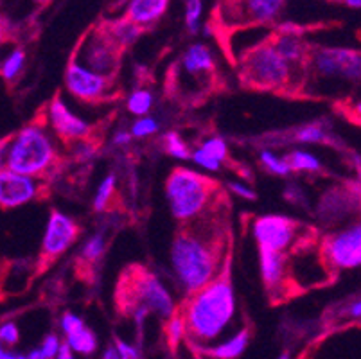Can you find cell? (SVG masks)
<instances>
[{
    "mask_svg": "<svg viewBox=\"0 0 361 359\" xmlns=\"http://www.w3.org/2000/svg\"><path fill=\"white\" fill-rule=\"evenodd\" d=\"M180 315L187 340L195 348L211 347L232 327L238 315V302L231 279V252L221 272L205 288L191 295V300Z\"/></svg>",
    "mask_w": 361,
    "mask_h": 359,
    "instance_id": "6da1fadb",
    "label": "cell"
},
{
    "mask_svg": "<svg viewBox=\"0 0 361 359\" xmlns=\"http://www.w3.org/2000/svg\"><path fill=\"white\" fill-rule=\"evenodd\" d=\"M221 232L212 226H183L171 246V268L185 295H195L221 272Z\"/></svg>",
    "mask_w": 361,
    "mask_h": 359,
    "instance_id": "7a4b0ae2",
    "label": "cell"
},
{
    "mask_svg": "<svg viewBox=\"0 0 361 359\" xmlns=\"http://www.w3.org/2000/svg\"><path fill=\"white\" fill-rule=\"evenodd\" d=\"M219 196V185L198 171L176 167L166 180V197L171 214L182 223L198 221Z\"/></svg>",
    "mask_w": 361,
    "mask_h": 359,
    "instance_id": "3957f363",
    "label": "cell"
},
{
    "mask_svg": "<svg viewBox=\"0 0 361 359\" xmlns=\"http://www.w3.org/2000/svg\"><path fill=\"white\" fill-rule=\"evenodd\" d=\"M56 164V150L51 137L40 124H27L11 137L6 169L25 176L47 174Z\"/></svg>",
    "mask_w": 361,
    "mask_h": 359,
    "instance_id": "277c9868",
    "label": "cell"
},
{
    "mask_svg": "<svg viewBox=\"0 0 361 359\" xmlns=\"http://www.w3.org/2000/svg\"><path fill=\"white\" fill-rule=\"evenodd\" d=\"M239 78L245 87L255 90L282 92L293 83V67L279 56L268 39L243 54Z\"/></svg>",
    "mask_w": 361,
    "mask_h": 359,
    "instance_id": "5b68a950",
    "label": "cell"
},
{
    "mask_svg": "<svg viewBox=\"0 0 361 359\" xmlns=\"http://www.w3.org/2000/svg\"><path fill=\"white\" fill-rule=\"evenodd\" d=\"M121 309L130 312L137 305H144L149 312L169 320L176 312V304L169 289L147 269L135 266L124 275L121 282Z\"/></svg>",
    "mask_w": 361,
    "mask_h": 359,
    "instance_id": "8992f818",
    "label": "cell"
},
{
    "mask_svg": "<svg viewBox=\"0 0 361 359\" xmlns=\"http://www.w3.org/2000/svg\"><path fill=\"white\" fill-rule=\"evenodd\" d=\"M252 232L259 250H268V252L290 253V250H293L298 243L310 239L304 236L306 226L302 223L275 214L257 217L252 225Z\"/></svg>",
    "mask_w": 361,
    "mask_h": 359,
    "instance_id": "52a82bcc",
    "label": "cell"
},
{
    "mask_svg": "<svg viewBox=\"0 0 361 359\" xmlns=\"http://www.w3.org/2000/svg\"><path fill=\"white\" fill-rule=\"evenodd\" d=\"M320 255L329 272L356 269L361 264V226L360 223L345 226L322 239Z\"/></svg>",
    "mask_w": 361,
    "mask_h": 359,
    "instance_id": "ba28073f",
    "label": "cell"
},
{
    "mask_svg": "<svg viewBox=\"0 0 361 359\" xmlns=\"http://www.w3.org/2000/svg\"><path fill=\"white\" fill-rule=\"evenodd\" d=\"M317 78L343 79L349 83H360L361 56L356 49L349 47H322L307 56Z\"/></svg>",
    "mask_w": 361,
    "mask_h": 359,
    "instance_id": "9c48e42d",
    "label": "cell"
},
{
    "mask_svg": "<svg viewBox=\"0 0 361 359\" xmlns=\"http://www.w3.org/2000/svg\"><path fill=\"white\" fill-rule=\"evenodd\" d=\"M75 61L96 74L114 78L121 63V49L101 29L85 39L80 49V58H75Z\"/></svg>",
    "mask_w": 361,
    "mask_h": 359,
    "instance_id": "30bf717a",
    "label": "cell"
},
{
    "mask_svg": "<svg viewBox=\"0 0 361 359\" xmlns=\"http://www.w3.org/2000/svg\"><path fill=\"white\" fill-rule=\"evenodd\" d=\"M114 78L96 74L80 65L75 59H71L67 72H65V87L74 97L85 103H99L106 101L111 94Z\"/></svg>",
    "mask_w": 361,
    "mask_h": 359,
    "instance_id": "8fae6325",
    "label": "cell"
},
{
    "mask_svg": "<svg viewBox=\"0 0 361 359\" xmlns=\"http://www.w3.org/2000/svg\"><path fill=\"white\" fill-rule=\"evenodd\" d=\"M80 236L78 223L60 210H52L45 226L44 239H42V259L45 262H52L60 255H63L75 243Z\"/></svg>",
    "mask_w": 361,
    "mask_h": 359,
    "instance_id": "7c38bea8",
    "label": "cell"
},
{
    "mask_svg": "<svg viewBox=\"0 0 361 359\" xmlns=\"http://www.w3.org/2000/svg\"><path fill=\"white\" fill-rule=\"evenodd\" d=\"M259 266L268 296L282 300V296H288L293 291L290 269H288V253L259 250Z\"/></svg>",
    "mask_w": 361,
    "mask_h": 359,
    "instance_id": "4fadbf2b",
    "label": "cell"
},
{
    "mask_svg": "<svg viewBox=\"0 0 361 359\" xmlns=\"http://www.w3.org/2000/svg\"><path fill=\"white\" fill-rule=\"evenodd\" d=\"M40 194V183L36 178L25 174L0 171V209L11 210L27 205Z\"/></svg>",
    "mask_w": 361,
    "mask_h": 359,
    "instance_id": "5bb4252c",
    "label": "cell"
},
{
    "mask_svg": "<svg viewBox=\"0 0 361 359\" xmlns=\"http://www.w3.org/2000/svg\"><path fill=\"white\" fill-rule=\"evenodd\" d=\"M49 123H51L52 131L63 140V142H81L87 140L92 133V128L87 121L72 114L63 99L56 95L49 104Z\"/></svg>",
    "mask_w": 361,
    "mask_h": 359,
    "instance_id": "9a60e30c",
    "label": "cell"
},
{
    "mask_svg": "<svg viewBox=\"0 0 361 359\" xmlns=\"http://www.w3.org/2000/svg\"><path fill=\"white\" fill-rule=\"evenodd\" d=\"M353 200L357 202V196L350 194V189H341V187H334V189L327 190L320 200V209H318V216L324 223H334L341 221L343 217H347L353 209Z\"/></svg>",
    "mask_w": 361,
    "mask_h": 359,
    "instance_id": "2e32d148",
    "label": "cell"
},
{
    "mask_svg": "<svg viewBox=\"0 0 361 359\" xmlns=\"http://www.w3.org/2000/svg\"><path fill=\"white\" fill-rule=\"evenodd\" d=\"M171 0H130L126 6L124 18L130 20L131 24L144 29L147 25L155 24L166 15Z\"/></svg>",
    "mask_w": 361,
    "mask_h": 359,
    "instance_id": "e0dca14e",
    "label": "cell"
},
{
    "mask_svg": "<svg viewBox=\"0 0 361 359\" xmlns=\"http://www.w3.org/2000/svg\"><path fill=\"white\" fill-rule=\"evenodd\" d=\"M250 327H243L223 343H214L205 348H195L200 359H238L250 343Z\"/></svg>",
    "mask_w": 361,
    "mask_h": 359,
    "instance_id": "ac0fdd59",
    "label": "cell"
},
{
    "mask_svg": "<svg viewBox=\"0 0 361 359\" xmlns=\"http://www.w3.org/2000/svg\"><path fill=\"white\" fill-rule=\"evenodd\" d=\"M182 71L191 78H209L214 74V54L205 44H192L182 56Z\"/></svg>",
    "mask_w": 361,
    "mask_h": 359,
    "instance_id": "d6986e66",
    "label": "cell"
},
{
    "mask_svg": "<svg viewBox=\"0 0 361 359\" xmlns=\"http://www.w3.org/2000/svg\"><path fill=\"white\" fill-rule=\"evenodd\" d=\"M270 42L279 56L291 67H302L304 63H307V56H310L307 45L297 32L281 31L279 36L271 38Z\"/></svg>",
    "mask_w": 361,
    "mask_h": 359,
    "instance_id": "ffe728a7",
    "label": "cell"
},
{
    "mask_svg": "<svg viewBox=\"0 0 361 359\" xmlns=\"http://www.w3.org/2000/svg\"><path fill=\"white\" fill-rule=\"evenodd\" d=\"M246 16L254 24H271L282 13L286 0H243Z\"/></svg>",
    "mask_w": 361,
    "mask_h": 359,
    "instance_id": "44dd1931",
    "label": "cell"
},
{
    "mask_svg": "<svg viewBox=\"0 0 361 359\" xmlns=\"http://www.w3.org/2000/svg\"><path fill=\"white\" fill-rule=\"evenodd\" d=\"M103 31L106 32L108 38L123 51L124 47H130V45L135 44L137 39H139L140 32H142V29L137 28L135 24H131L130 20H126L123 16L121 20H116V22H111L110 25H106Z\"/></svg>",
    "mask_w": 361,
    "mask_h": 359,
    "instance_id": "7402d4cb",
    "label": "cell"
},
{
    "mask_svg": "<svg viewBox=\"0 0 361 359\" xmlns=\"http://www.w3.org/2000/svg\"><path fill=\"white\" fill-rule=\"evenodd\" d=\"M67 345L72 352H78V354H83V355H90L94 354L97 348V336L96 332L85 325V327H81L80 331H75L74 334L67 336Z\"/></svg>",
    "mask_w": 361,
    "mask_h": 359,
    "instance_id": "603a6c76",
    "label": "cell"
},
{
    "mask_svg": "<svg viewBox=\"0 0 361 359\" xmlns=\"http://www.w3.org/2000/svg\"><path fill=\"white\" fill-rule=\"evenodd\" d=\"M284 158H286L290 169L297 171V173H320L322 171L320 160L313 153H307V151L295 150Z\"/></svg>",
    "mask_w": 361,
    "mask_h": 359,
    "instance_id": "cb8c5ba5",
    "label": "cell"
},
{
    "mask_svg": "<svg viewBox=\"0 0 361 359\" xmlns=\"http://www.w3.org/2000/svg\"><path fill=\"white\" fill-rule=\"evenodd\" d=\"M104 250H106V237H104V233H94V236L85 243L83 248H81V261L88 262V264H94V262H97L101 257L104 255Z\"/></svg>",
    "mask_w": 361,
    "mask_h": 359,
    "instance_id": "d4e9b609",
    "label": "cell"
},
{
    "mask_svg": "<svg viewBox=\"0 0 361 359\" xmlns=\"http://www.w3.org/2000/svg\"><path fill=\"white\" fill-rule=\"evenodd\" d=\"M25 65V51L24 49H13L11 54L2 61L0 65V75L6 79V81H13L16 75L24 71Z\"/></svg>",
    "mask_w": 361,
    "mask_h": 359,
    "instance_id": "484cf974",
    "label": "cell"
},
{
    "mask_svg": "<svg viewBox=\"0 0 361 359\" xmlns=\"http://www.w3.org/2000/svg\"><path fill=\"white\" fill-rule=\"evenodd\" d=\"M259 160H261L262 167H264L268 173L275 174V176H288L291 173L290 166H288L286 158L279 157L274 151L270 150H262L259 153Z\"/></svg>",
    "mask_w": 361,
    "mask_h": 359,
    "instance_id": "4316f807",
    "label": "cell"
},
{
    "mask_svg": "<svg viewBox=\"0 0 361 359\" xmlns=\"http://www.w3.org/2000/svg\"><path fill=\"white\" fill-rule=\"evenodd\" d=\"M126 107L133 115L144 117V115L149 114L151 107H153V94H151L149 90L139 88V90H135L130 97H128Z\"/></svg>",
    "mask_w": 361,
    "mask_h": 359,
    "instance_id": "83f0119b",
    "label": "cell"
},
{
    "mask_svg": "<svg viewBox=\"0 0 361 359\" xmlns=\"http://www.w3.org/2000/svg\"><path fill=\"white\" fill-rule=\"evenodd\" d=\"M295 140L302 144H322L329 140V133L320 124H307L295 131Z\"/></svg>",
    "mask_w": 361,
    "mask_h": 359,
    "instance_id": "f1b7e54d",
    "label": "cell"
},
{
    "mask_svg": "<svg viewBox=\"0 0 361 359\" xmlns=\"http://www.w3.org/2000/svg\"><path fill=\"white\" fill-rule=\"evenodd\" d=\"M114 194H116V174H108L101 182L96 197H94V209H96V212H103V210L108 209Z\"/></svg>",
    "mask_w": 361,
    "mask_h": 359,
    "instance_id": "f546056e",
    "label": "cell"
},
{
    "mask_svg": "<svg viewBox=\"0 0 361 359\" xmlns=\"http://www.w3.org/2000/svg\"><path fill=\"white\" fill-rule=\"evenodd\" d=\"M164 147H166V153L171 154L173 158H178V160H189L191 158V151H189L187 144L183 142V138L176 131H169V133L164 135Z\"/></svg>",
    "mask_w": 361,
    "mask_h": 359,
    "instance_id": "4dcf8cb0",
    "label": "cell"
},
{
    "mask_svg": "<svg viewBox=\"0 0 361 359\" xmlns=\"http://www.w3.org/2000/svg\"><path fill=\"white\" fill-rule=\"evenodd\" d=\"M185 336V325H183V318L182 315H173L167 320L166 325V338H167V343H169L171 351H175L178 347V343L182 341V338Z\"/></svg>",
    "mask_w": 361,
    "mask_h": 359,
    "instance_id": "1f68e13d",
    "label": "cell"
},
{
    "mask_svg": "<svg viewBox=\"0 0 361 359\" xmlns=\"http://www.w3.org/2000/svg\"><path fill=\"white\" fill-rule=\"evenodd\" d=\"M200 150L205 154H209V157H211L212 160H216L218 164H223L226 158H228V147H226V142L221 137L209 138V140H205V142L200 146Z\"/></svg>",
    "mask_w": 361,
    "mask_h": 359,
    "instance_id": "d6a6232c",
    "label": "cell"
},
{
    "mask_svg": "<svg viewBox=\"0 0 361 359\" xmlns=\"http://www.w3.org/2000/svg\"><path fill=\"white\" fill-rule=\"evenodd\" d=\"M203 13V0H187L185 2V24L189 32L196 35L200 29V18Z\"/></svg>",
    "mask_w": 361,
    "mask_h": 359,
    "instance_id": "836d02e7",
    "label": "cell"
},
{
    "mask_svg": "<svg viewBox=\"0 0 361 359\" xmlns=\"http://www.w3.org/2000/svg\"><path fill=\"white\" fill-rule=\"evenodd\" d=\"M159 130H160L159 121L149 117V115H144V117H140L139 121L131 126L130 133L133 138H142V137H149V135H155Z\"/></svg>",
    "mask_w": 361,
    "mask_h": 359,
    "instance_id": "e575fe53",
    "label": "cell"
},
{
    "mask_svg": "<svg viewBox=\"0 0 361 359\" xmlns=\"http://www.w3.org/2000/svg\"><path fill=\"white\" fill-rule=\"evenodd\" d=\"M20 340V331L13 322H4L0 325V345H16Z\"/></svg>",
    "mask_w": 361,
    "mask_h": 359,
    "instance_id": "d590c367",
    "label": "cell"
},
{
    "mask_svg": "<svg viewBox=\"0 0 361 359\" xmlns=\"http://www.w3.org/2000/svg\"><path fill=\"white\" fill-rule=\"evenodd\" d=\"M360 315H361L360 298H354L353 302H347L345 305H341V308L336 311L338 318H347V320H350V318H353L354 322L360 320Z\"/></svg>",
    "mask_w": 361,
    "mask_h": 359,
    "instance_id": "8d00e7d4",
    "label": "cell"
},
{
    "mask_svg": "<svg viewBox=\"0 0 361 359\" xmlns=\"http://www.w3.org/2000/svg\"><path fill=\"white\" fill-rule=\"evenodd\" d=\"M81 327H85V322L81 320L80 316L74 315V312H65L61 316V329H63L65 336L74 334L75 331H80Z\"/></svg>",
    "mask_w": 361,
    "mask_h": 359,
    "instance_id": "74e56055",
    "label": "cell"
},
{
    "mask_svg": "<svg viewBox=\"0 0 361 359\" xmlns=\"http://www.w3.org/2000/svg\"><path fill=\"white\" fill-rule=\"evenodd\" d=\"M114 345H116L117 352H119V359H142V354H140V351L135 345L126 343L121 338H116Z\"/></svg>",
    "mask_w": 361,
    "mask_h": 359,
    "instance_id": "f35d334b",
    "label": "cell"
},
{
    "mask_svg": "<svg viewBox=\"0 0 361 359\" xmlns=\"http://www.w3.org/2000/svg\"><path fill=\"white\" fill-rule=\"evenodd\" d=\"M60 347H61V343H60V340H58V336L49 334V336H45V340L42 341L40 351H42V354L45 355V359H54L56 354H58V351H60Z\"/></svg>",
    "mask_w": 361,
    "mask_h": 359,
    "instance_id": "ab89813d",
    "label": "cell"
},
{
    "mask_svg": "<svg viewBox=\"0 0 361 359\" xmlns=\"http://www.w3.org/2000/svg\"><path fill=\"white\" fill-rule=\"evenodd\" d=\"M228 189H231V193H234L235 196L243 197V200H248V202H255V200H257V193H255L252 187L245 185V183L241 182H228Z\"/></svg>",
    "mask_w": 361,
    "mask_h": 359,
    "instance_id": "60d3db41",
    "label": "cell"
},
{
    "mask_svg": "<svg viewBox=\"0 0 361 359\" xmlns=\"http://www.w3.org/2000/svg\"><path fill=\"white\" fill-rule=\"evenodd\" d=\"M284 196H286L288 202L293 203V205H304V203H306V196H304V193L300 190V187L295 185V183H290V185L286 187Z\"/></svg>",
    "mask_w": 361,
    "mask_h": 359,
    "instance_id": "b9f144b4",
    "label": "cell"
},
{
    "mask_svg": "<svg viewBox=\"0 0 361 359\" xmlns=\"http://www.w3.org/2000/svg\"><path fill=\"white\" fill-rule=\"evenodd\" d=\"M9 142H11V137L0 138V171L6 169V162H8Z\"/></svg>",
    "mask_w": 361,
    "mask_h": 359,
    "instance_id": "7bdbcfd3",
    "label": "cell"
},
{
    "mask_svg": "<svg viewBox=\"0 0 361 359\" xmlns=\"http://www.w3.org/2000/svg\"><path fill=\"white\" fill-rule=\"evenodd\" d=\"M131 140H133V137H131L130 131H117V133L114 135V144H116V146H126Z\"/></svg>",
    "mask_w": 361,
    "mask_h": 359,
    "instance_id": "ee69618b",
    "label": "cell"
},
{
    "mask_svg": "<svg viewBox=\"0 0 361 359\" xmlns=\"http://www.w3.org/2000/svg\"><path fill=\"white\" fill-rule=\"evenodd\" d=\"M54 359H75L74 354H72V351L68 348L67 343H63L60 347V351H58V354H56Z\"/></svg>",
    "mask_w": 361,
    "mask_h": 359,
    "instance_id": "f6af8a7d",
    "label": "cell"
},
{
    "mask_svg": "<svg viewBox=\"0 0 361 359\" xmlns=\"http://www.w3.org/2000/svg\"><path fill=\"white\" fill-rule=\"evenodd\" d=\"M103 359H119V352H117L116 345H110V347H108L106 351H104Z\"/></svg>",
    "mask_w": 361,
    "mask_h": 359,
    "instance_id": "bcb514c9",
    "label": "cell"
},
{
    "mask_svg": "<svg viewBox=\"0 0 361 359\" xmlns=\"http://www.w3.org/2000/svg\"><path fill=\"white\" fill-rule=\"evenodd\" d=\"M25 358H27V359H45V355L42 354L40 347H38V348H32V351L29 352V354L25 355Z\"/></svg>",
    "mask_w": 361,
    "mask_h": 359,
    "instance_id": "7dc6e473",
    "label": "cell"
},
{
    "mask_svg": "<svg viewBox=\"0 0 361 359\" xmlns=\"http://www.w3.org/2000/svg\"><path fill=\"white\" fill-rule=\"evenodd\" d=\"M347 8L350 9H360L361 8V0H341Z\"/></svg>",
    "mask_w": 361,
    "mask_h": 359,
    "instance_id": "c3c4849f",
    "label": "cell"
},
{
    "mask_svg": "<svg viewBox=\"0 0 361 359\" xmlns=\"http://www.w3.org/2000/svg\"><path fill=\"white\" fill-rule=\"evenodd\" d=\"M4 35H6L4 25H0V44H2V42H4Z\"/></svg>",
    "mask_w": 361,
    "mask_h": 359,
    "instance_id": "681fc988",
    "label": "cell"
},
{
    "mask_svg": "<svg viewBox=\"0 0 361 359\" xmlns=\"http://www.w3.org/2000/svg\"><path fill=\"white\" fill-rule=\"evenodd\" d=\"M38 4H49V2H52V0H36Z\"/></svg>",
    "mask_w": 361,
    "mask_h": 359,
    "instance_id": "f907efd6",
    "label": "cell"
},
{
    "mask_svg": "<svg viewBox=\"0 0 361 359\" xmlns=\"http://www.w3.org/2000/svg\"><path fill=\"white\" fill-rule=\"evenodd\" d=\"M279 359H290V354H288V352H284V354H282Z\"/></svg>",
    "mask_w": 361,
    "mask_h": 359,
    "instance_id": "816d5d0a",
    "label": "cell"
},
{
    "mask_svg": "<svg viewBox=\"0 0 361 359\" xmlns=\"http://www.w3.org/2000/svg\"><path fill=\"white\" fill-rule=\"evenodd\" d=\"M239 2H243V0H239Z\"/></svg>",
    "mask_w": 361,
    "mask_h": 359,
    "instance_id": "f5cc1de1",
    "label": "cell"
}]
</instances>
